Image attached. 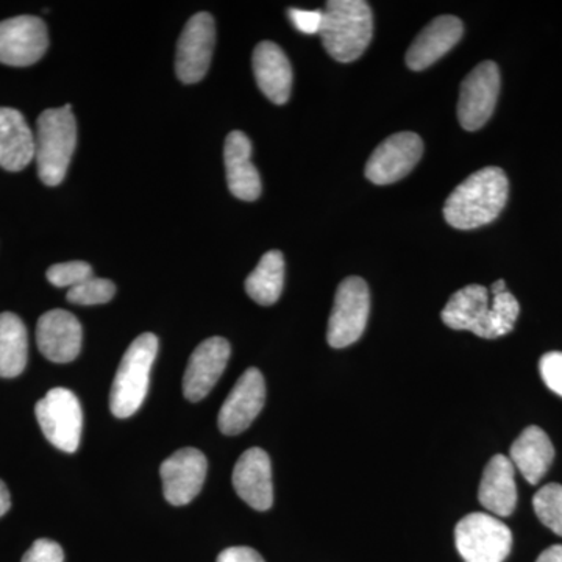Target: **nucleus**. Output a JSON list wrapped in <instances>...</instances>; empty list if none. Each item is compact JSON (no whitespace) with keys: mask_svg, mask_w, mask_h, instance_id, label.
<instances>
[{"mask_svg":"<svg viewBox=\"0 0 562 562\" xmlns=\"http://www.w3.org/2000/svg\"><path fill=\"white\" fill-rule=\"evenodd\" d=\"M520 305L512 292L491 295L482 284H469L454 292L441 317L452 330L472 331L483 339H497L513 331Z\"/></svg>","mask_w":562,"mask_h":562,"instance_id":"1","label":"nucleus"},{"mask_svg":"<svg viewBox=\"0 0 562 562\" xmlns=\"http://www.w3.org/2000/svg\"><path fill=\"white\" fill-rule=\"evenodd\" d=\"M508 194V177L501 168L480 169L454 188L443 205V217L458 231L483 227L501 216Z\"/></svg>","mask_w":562,"mask_h":562,"instance_id":"2","label":"nucleus"},{"mask_svg":"<svg viewBox=\"0 0 562 562\" xmlns=\"http://www.w3.org/2000/svg\"><path fill=\"white\" fill-rule=\"evenodd\" d=\"M322 13L319 35L325 50L339 63L360 58L373 35L369 3L364 0H330Z\"/></svg>","mask_w":562,"mask_h":562,"instance_id":"3","label":"nucleus"},{"mask_svg":"<svg viewBox=\"0 0 562 562\" xmlns=\"http://www.w3.org/2000/svg\"><path fill=\"white\" fill-rule=\"evenodd\" d=\"M77 144V124L70 105L41 113L35 135V158L41 181L57 187L65 180Z\"/></svg>","mask_w":562,"mask_h":562,"instance_id":"4","label":"nucleus"},{"mask_svg":"<svg viewBox=\"0 0 562 562\" xmlns=\"http://www.w3.org/2000/svg\"><path fill=\"white\" fill-rule=\"evenodd\" d=\"M157 353L158 338L154 333H143L125 351L110 392L111 413L117 419L133 416L146 401Z\"/></svg>","mask_w":562,"mask_h":562,"instance_id":"5","label":"nucleus"},{"mask_svg":"<svg viewBox=\"0 0 562 562\" xmlns=\"http://www.w3.org/2000/svg\"><path fill=\"white\" fill-rule=\"evenodd\" d=\"M454 543L464 562H503L512 553L513 532L497 517L473 513L458 522Z\"/></svg>","mask_w":562,"mask_h":562,"instance_id":"6","label":"nucleus"},{"mask_svg":"<svg viewBox=\"0 0 562 562\" xmlns=\"http://www.w3.org/2000/svg\"><path fill=\"white\" fill-rule=\"evenodd\" d=\"M371 313V292L360 277L342 280L335 295L327 341L333 349H344L361 338Z\"/></svg>","mask_w":562,"mask_h":562,"instance_id":"7","label":"nucleus"},{"mask_svg":"<svg viewBox=\"0 0 562 562\" xmlns=\"http://www.w3.org/2000/svg\"><path fill=\"white\" fill-rule=\"evenodd\" d=\"M44 436L61 452H77L83 430V413L77 395L66 387L47 392L35 408Z\"/></svg>","mask_w":562,"mask_h":562,"instance_id":"8","label":"nucleus"},{"mask_svg":"<svg viewBox=\"0 0 562 562\" xmlns=\"http://www.w3.org/2000/svg\"><path fill=\"white\" fill-rule=\"evenodd\" d=\"M501 85V70L494 61L482 63L465 77L458 102V120L462 128L480 131L491 120L497 106Z\"/></svg>","mask_w":562,"mask_h":562,"instance_id":"9","label":"nucleus"},{"mask_svg":"<svg viewBox=\"0 0 562 562\" xmlns=\"http://www.w3.org/2000/svg\"><path fill=\"white\" fill-rule=\"evenodd\" d=\"M49 47L47 27L40 18L16 16L0 22V63L13 68L35 65Z\"/></svg>","mask_w":562,"mask_h":562,"instance_id":"10","label":"nucleus"},{"mask_svg":"<svg viewBox=\"0 0 562 562\" xmlns=\"http://www.w3.org/2000/svg\"><path fill=\"white\" fill-rule=\"evenodd\" d=\"M424 154L420 136L412 132L395 133L372 151L366 177L375 184H391L402 180L416 168Z\"/></svg>","mask_w":562,"mask_h":562,"instance_id":"11","label":"nucleus"},{"mask_svg":"<svg viewBox=\"0 0 562 562\" xmlns=\"http://www.w3.org/2000/svg\"><path fill=\"white\" fill-rule=\"evenodd\" d=\"M216 43L213 16L198 13L184 25L177 46V76L183 83H198L209 72Z\"/></svg>","mask_w":562,"mask_h":562,"instance_id":"12","label":"nucleus"},{"mask_svg":"<svg viewBox=\"0 0 562 562\" xmlns=\"http://www.w3.org/2000/svg\"><path fill=\"white\" fill-rule=\"evenodd\" d=\"M206 471L209 462L201 450L187 447L171 454L160 468L166 501L173 506L194 501L205 483Z\"/></svg>","mask_w":562,"mask_h":562,"instance_id":"13","label":"nucleus"},{"mask_svg":"<svg viewBox=\"0 0 562 562\" xmlns=\"http://www.w3.org/2000/svg\"><path fill=\"white\" fill-rule=\"evenodd\" d=\"M266 402L265 376L258 369L250 368L228 394L222 405L217 424L224 435L235 436L250 427Z\"/></svg>","mask_w":562,"mask_h":562,"instance_id":"14","label":"nucleus"},{"mask_svg":"<svg viewBox=\"0 0 562 562\" xmlns=\"http://www.w3.org/2000/svg\"><path fill=\"white\" fill-rule=\"evenodd\" d=\"M231 353V342L220 336L199 344L183 376V394L188 401L199 402L210 394L227 368Z\"/></svg>","mask_w":562,"mask_h":562,"instance_id":"15","label":"nucleus"},{"mask_svg":"<svg viewBox=\"0 0 562 562\" xmlns=\"http://www.w3.org/2000/svg\"><path fill=\"white\" fill-rule=\"evenodd\" d=\"M233 487L250 508L268 512L273 503L271 458L254 447L241 454L233 469Z\"/></svg>","mask_w":562,"mask_h":562,"instance_id":"16","label":"nucleus"},{"mask_svg":"<svg viewBox=\"0 0 562 562\" xmlns=\"http://www.w3.org/2000/svg\"><path fill=\"white\" fill-rule=\"evenodd\" d=\"M83 330L79 319L65 310H52L40 317L36 342L44 357L54 362H70L80 355Z\"/></svg>","mask_w":562,"mask_h":562,"instance_id":"17","label":"nucleus"},{"mask_svg":"<svg viewBox=\"0 0 562 562\" xmlns=\"http://www.w3.org/2000/svg\"><path fill=\"white\" fill-rule=\"evenodd\" d=\"M462 32L464 27L457 16L436 18L413 41L412 47L406 52V65L413 70L430 68L457 46Z\"/></svg>","mask_w":562,"mask_h":562,"instance_id":"18","label":"nucleus"},{"mask_svg":"<svg viewBox=\"0 0 562 562\" xmlns=\"http://www.w3.org/2000/svg\"><path fill=\"white\" fill-rule=\"evenodd\" d=\"M224 161L232 194L239 201H257L261 194L260 173L251 162L250 139L243 132H232L225 139Z\"/></svg>","mask_w":562,"mask_h":562,"instance_id":"19","label":"nucleus"},{"mask_svg":"<svg viewBox=\"0 0 562 562\" xmlns=\"http://www.w3.org/2000/svg\"><path fill=\"white\" fill-rule=\"evenodd\" d=\"M254 72L258 88L269 101L283 105L290 101L292 69L284 52L272 41H262L255 47Z\"/></svg>","mask_w":562,"mask_h":562,"instance_id":"20","label":"nucleus"},{"mask_svg":"<svg viewBox=\"0 0 562 562\" xmlns=\"http://www.w3.org/2000/svg\"><path fill=\"white\" fill-rule=\"evenodd\" d=\"M479 501L497 517L512 516L516 509V468L505 454H495L484 468Z\"/></svg>","mask_w":562,"mask_h":562,"instance_id":"21","label":"nucleus"},{"mask_svg":"<svg viewBox=\"0 0 562 562\" xmlns=\"http://www.w3.org/2000/svg\"><path fill=\"white\" fill-rule=\"evenodd\" d=\"M35 158V135L18 110L0 106V168L20 172Z\"/></svg>","mask_w":562,"mask_h":562,"instance_id":"22","label":"nucleus"},{"mask_svg":"<svg viewBox=\"0 0 562 562\" xmlns=\"http://www.w3.org/2000/svg\"><path fill=\"white\" fill-rule=\"evenodd\" d=\"M509 460L528 483L538 484L552 468L554 447L542 428L531 425L513 442Z\"/></svg>","mask_w":562,"mask_h":562,"instance_id":"23","label":"nucleus"},{"mask_svg":"<svg viewBox=\"0 0 562 562\" xmlns=\"http://www.w3.org/2000/svg\"><path fill=\"white\" fill-rule=\"evenodd\" d=\"M29 338L24 322L13 313L0 314V376L14 379L27 366Z\"/></svg>","mask_w":562,"mask_h":562,"instance_id":"24","label":"nucleus"},{"mask_svg":"<svg viewBox=\"0 0 562 562\" xmlns=\"http://www.w3.org/2000/svg\"><path fill=\"white\" fill-rule=\"evenodd\" d=\"M284 284V258L279 250L262 255L255 271L247 277L246 291L251 301L271 306L279 301Z\"/></svg>","mask_w":562,"mask_h":562,"instance_id":"25","label":"nucleus"},{"mask_svg":"<svg viewBox=\"0 0 562 562\" xmlns=\"http://www.w3.org/2000/svg\"><path fill=\"white\" fill-rule=\"evenodd\" d=\"M536 516L554 535L562 536V486L558 483L546 484L532 498Z\"/></svg>","mask_w":562,"mask_h":562,"instance_id":"26","label":"nucleus"},{"mask_svg":"<svg viewBox=\"0 0 562 562\" xmlns=\"http://www.w3.org/2000/svg\"><path fill=\"white\" fill-rule=\"evenodd\" d=\"M116 294V286L113 281L106 279H92L70 288L68 292V302L74 305L91 306L109 303Z\"/></svg>","mask_w":562,"mask_h":562,"instance_id":"27","label":"nucleus"},{"mask_svg":"<svg viewBox=\"0 0 562 562\" xmlns=\"http://www.w3.org/2000/svg\"><path fill=\"white\" fill-rule=\"evenodd\" d=\"M47 280L57 288H74L83 281L92 279V268L85 261H68L50 266L47 269Z\"/></svg>","mask_w":562,"mask_h":562,"instance_id":"28","label":"nucleus"},{"mask_svg":"<svg viewBox=\"0 0 562 562\" xmlns=\"http://www.w3.org/2000/svg\"><path fill=\"white\" fill-rule=\"evenodd\" d=\"M539 372L550 391L562 397V351H550L539 361Z\"/></svg>","mask_w":562,"mask_h":562,"instance_id":"29","label":"nucleus"},{"mask_svg":"<svg viewBox=\"0 0 562 562\" xmlns=\"http://www.w3.org/2000/svg\"><path fill=\"white\" fill-rule=\"evenodd\" d=\"M65 553L60 543L50 541V539H38L33 542L29 552L22 558V562H63Z\"/></svg>","mask_w":562,"mask_h":562,"instance_id":"30","label":"nucleus"},{"mask_svg":"<svg viewBox=\"0 0 562 562\" xmlns=\"http://www.w3.org/2000/svg\"><path fill=\"white\" fill-rule=\"evenodd\" d=\"M288 14H290V20L297 31L306 33V35L321 32L322 16H324L321 10L308 11L291 9L288 11Z\"/></svg>","mask_w":562,"mask_h":562,"instance_id":"31","label":"nucleus"},{"mask_svg":"<svg viewBox=\"0 0 562 562\" xmlns=\"http://www.w3.org/2000/svg\"><path fill=\"white\" fill-rule=\"evenodd\" d=\"M216 562H266L257 550L250 547H231L217 557Z\"/></svg>","mask_w":562,"mask_h":562,"instance_id":"32","label":"nucleus"},{"mask_svg":"<svg viewBox=\"0 0 562 562\" xmlns=\"http://www.w3.org/2000/svg\"><path fill=\"white\" fill-rule=\"evenodd\" d=\"M536 562H562V546H553L543 550Z\"/></svg>","mask_w":562,"mask_h":562,"instance_id":"33","label":"nucleus"},{"mask_svg":"<svg viewBox=\"0 0 562 562\" xmlns=\"http://www.w3.org/2000/svg\"><path fill=\"white\" fill-rule=\"evenodd\" d=\"M11 506L10 492L7 490L5 483L0 480V517L9 513Z\"/></svg>","mask_w":562,"mask_h":562,"instance_id":"34","label":"nucleus"},{"mask_svg":"<svg viewBox=\"0 0 562 562\" xmlns=\"http://www.w3.org/2000/svg\"><path fill=\"white\" fill-rule=\"evenodd\" d=\"M503 291H508V290H506L505 280L495 281V283L492 284L491 290H490L491 295L501 294V292H503Z\"/></svg>","mask_w":562,"mask_h":562,"instance_id":"35","label":"nucleus"}]
</instances>
